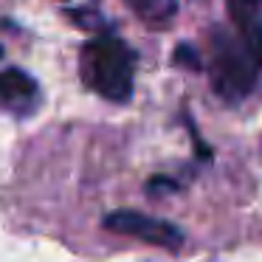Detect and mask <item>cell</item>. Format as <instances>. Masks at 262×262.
<instances>
[{
    "label": "cell",
    "mask_w": 262,
    "mask_h": 262,
    "mask_svg": "<svg viewBox=\"0 0 262 262\" xmlns=\"http://www.w3.org/2000/svg\"><path fill=\"white\" fill-rule=\"evenodd\" d=\"M138 54L113 34L93 37L82 46L79 74L82 82L107 102H127L136 85Z\"/></svg>",
    "instance_id": "6da1fadb"
},
{
    "label": "cell",
    "mask_w": 262,
    "mask_h": 262,
    "mask_svg": "<svg viewBox=\"0 0 262 262\" xmlns=\"http://www.w3.org/2000/svg\"><path fill=\"white\" fill-rule=\"evenodd\" d=\"M209 76L217 96L228 104H237L254 93L262 71L245 48V42L223 26H217L209 40Z\"/></svg>",
    "instance_id": "7a4b0ae2"
},
{
    "label": "cell",
    "mask_w": 262,
    "mask_h": 262,
    "mask_svg": "<svg viewBox=\"0 0 262 262\" xmlns=\"http://www.w3.org/2000/svg\"><path fill=\"white\" fill-rule=\"evenodd\" d=\"M104 228L116 231V234L136 237L141 243L158 245V248H166V251H178L183 245V231L178 226H172L166 220H158V217L141 214V211H130V209L107 214L104 217Z\"/></svg>",
    "instance_id": "3957f363"
},
{
    "label": "cell",
    "mask_w": 262,
    "mask_h": 262,
    "mask_svg": "<svg viewBox=\"0 0 262 262\" xmlns=\"http://www.w3.org/2000/svg\"><path fill=\"white\" fill-rule=\"evenodd\" d=\"M40 85L26 71L9 68L0 74V107L12 110L17 116H29L40 107Z\"/></svg>",
    "instance_id": "277c9868"
},
{
    "label": "cell",
    "mask_w": 262,
    "mask_h": 262,
    "mask_svg": "<svg viewBox=\"0 0 262 262\" xmlns=\"http://www.w3.org/2000/svg\"><path fill=\"white\" fill-rule=\"evenodd\" d=\"M237 37L245 42L262 71V0H228Z\"/></svg>",
    "instance_id": "5b68a950"
},
{
    "label": "cell",
    "mask_w": 262,
    "mask_h": 262,
    "mask_svg": "<svg viewBox=\"0 0 262 262\" xmlns=\"http://www.w3.org/2000/svg\"><path fill=\"white\" fill-rule=\"evenodd\" d=\"M130 12L136 17H141L147 26H169L178 14V0H124Z\"/></svg>",
    "instance_id": "8992f818"
},
{
    "label": "cell",
    "mask_w": 262,
    "mask_h": 262,
    "mask_svg": "<svg viewBox=\"0 0 262 262\" xmlns=\"http://www.w3.org/2000/svg\"><path fill=\"white\" fill-rule=\"evenodd\" d=\"M175 62H186V65H192V68H200V59H194V54H192L189 46H178Z\"/></svg>",
    "instance_id": "52a82bcc"
},
{
    "label": "cell",
    "mask_w": 262,
    "mask_h": 262,
    "mask_svg": "<svg viewBox=\"0 0 262 262\" xmlns=\"http://www.w3.org/2000/svg\"><path fill=\"white\" fill-rule=\"evenodd\" d=\"M0 57H3V48H0Z\"/></svg>",
    "instance_id": "ba28073f"
}]
</instances>
